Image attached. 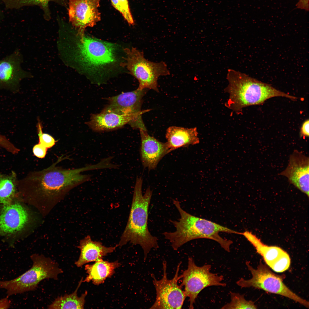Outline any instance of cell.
Returning <instances> with one entry per match:
<instances>
[{
	"label": "cell",
	"instance_id": "cell-1",
	"mask_svg": "<svg viewBox=\"0 0 309 309\" xmlns=\"http://www.w3.org/2000/svg\"><path fill=\"white\" fill-rule=\"evenodd\" d=\"M173 202L179 213L180 218L177 221L170 220L175 228L174 231L165 232L163 234L165 239L170 242L175 250H177L191 240L205 238L216 241L225 250L229 252L230 246L233 241L222 237L219 233L224 232L241 235V232L189 213L182 208L178 200L174 199Z\"/></svg>",
	"mask_w": 309,
	"mask_h": 309
},
{
	"label": "cell",
	"instance_id": "cell-2",
	"mask_svg": "<svg viewBox=\"0 0 309 309\" xmlns=\"http://www.w3.org/2000/svg\"><path fill=\"white\" fill-rule=\"evenodd\" d=\"M61 158L47 168L30 172L23 178L18 180V189L44 196H56L90 180V175L81 173L93 169V165L77 169H64L56 166Z\"/></svg>",
	"mask_w": 309,
	"mask_h": 309
},
{
	"label": "cell",
	"instance_id": "cell-3",
	"mask_svg": "<svg viewBox=\"0 0 309 309\" xmlns=\"http://www.w3.org/2000/svg\"><path fill=\"white\" fill-rule=\"evenodd\" d=\"M227 79L228 84L224 91L229 98L225 105L237 114L245 107L260 104L272 97H283L294 101L297 98L232 69L228 70Z\"/></svg>",
	"mask_w": 309,
	"mask_h": 309
},
{
	"label": "cell",
	"instance_id": "cell-4",
	"mask_svg": "<svg viewBox=\"0 0 309 309\" xmlns=\"http://www.w3.org/2000/svg\"><path fill=\"white\" fill-rule=\"evenodd\" d=\"M142 180L137 177L127 223L120 237L118 246L129 242L139 245L142 249L145 260L151 250L159 247L157 238L151 234L148 226V211L152 191L148 187L142 195Z\"/></svg>",
	"mask_w": 309,
	"mask_h": 309
},
{
	"label": "cell",
	"instance_id": "cell-5",
	"mask_svg": "<svg viewBox=\"0 0 309 309\" xmlns=\"http://www.w3.org/2000/svg\"><path fill=\"white\" fill-rule=\"evenodd\" d=\"M31 267L18 277L9 280H0V288L5 289L8 296L35 290L39 283L45 279H58L63 273L58 264L43 255L34 254L30 256Z\"/></svg>",
	"mask_w": 309,
	"mask_h": 309
},
{
	"label": "cell",
	"instance_id": "cell-6",
	"mask_svg": "<svg viewBox=\"0 0 309 309\" xmlns=\"http://www.w3.org/2000/svg\"><path fill=\"white\" fill-rule=\"evenodd\" d=\"M125 61L120 65L126 67L130 74L138 81L140 90L152 89L159 92L157 81L161 76L169 75L170 72L166 63L163 62H155L144 57L143 52L136 48H125Z\"/></svg>",
	"mask_w": 309,
	"mask_h": 309
},
{
	"label": "cell",
	"instance_id": "cell-7",
	"mask_svg": "<svg viewBox=\"0 0 309 309\" xmlns=\"http://www.w3.org/2000/svg\"><path fill=\"white\" fill-rule=\"evenodd\" d=\"M77 40L75 48L76 58L85 68L97 70L107 66L116 61L114 44L84 35L76 33Z\"/></svg>",
	"mask_w": 309,
	"mask_h": 309
},
{
	"label": "cell",
	"instance_id": "cell-8",
	"mask_svg": "<svg viewBox=\"0 0 309 309\" xmlns=\"http://www.w3.org/2000/svg\"><path fill=\"white\" fill-rule=\"evenodd\" d=\"M245 264L252 277L247 280L241 278L236 282L241 288L252 287L262 289L268 292L288 298L309 308L308 301L293 292L284 283L283 280L285 278L284 275H278L274 273L261 261L256 269L253 268L248 261Z\"/></svg>",
	"mask_w": 309,
	"mask_h": 309
},
{
	"label": "cell",
	"instance_id": "cell-9",
	"mask_svg": "<svg viewBox=\"0 0 309 309\" xmlns=\"http://www.w3.org/2000/svg\"><path fill=\"white\" fill-rule=\"evenodd\" d=\"M211 268L209 264L198 266L192 258H189L187 268L181 275L182 282L181 285L184 286L186 296L189 298V308H194L196 299L203 289L212 286H226V283L221 282L223 276L211 273Z\"/></svg>",
	"mask_w": 309,
	"mask_h": 309
},
{
	"label": "cell",
	"instance_id": "cell-10",
	"mask_svg": "<svg viewBox=\"0 0 309 309\" xmlns=\"http://www.w3.org/2000/svg\"><path fill=\"white\" fill-rule=\"evenodd\" d=\"M181 262L177 266L176 273L173 278L169 279L167 277V262H163V274L162 278L157 280L152 275L153 282L156 291L155 301L150 309H181L187 298L182 286L178 284L181 279L179 272Z\"/></svg>",
	"mask_w": 309,
	"mask_h": 309
},
{
	"label": "cell",
	"instance_id": "cell-11",
	"mask_svg": "<svg viewBox=\"0 0 309 309\" xmlns=\"http://www.w3.org/2000/svg\"><path fill=\"white\" fill-rule=\"evenodd\" d=\"M147 89L123 93L107 99L108 104L104 109L118 114L127 115L133 118V128L147 130L143 122L142 115L149 110H141L142 98Z\"/></svg>",
	"mask_w": 309,
	"mask_h": 309
},
{
	"label": "cell",
	"instance_id": "cell-12",
	"mask_svg": "<svg viewBox=\"0 0 309 309\" xmlns=\"http://www.w3.org/2000/svg\"><path fill=\"white\" fill-rule=\"evenodd\" d=\"M100 0H68V8L70 22L81 35L85 29L93 27L101 20L98 8Z\"/></svg>",
	"mask_w": 309,
	"mask_h": 309
},
{
	"label": "cell",
	"instance_id": "cell-13",
	"mask_svg": "<svg viewBox=\"0 0 309 309\" xmlns=\"http://www.w3.org/2000/svg\"><path fill=\"white\" fill-rule=\"evenodd\" d=\"M309 159L302 152L295 150L290 156L286 168L279 175L309 196Z\"/></svg>",
	"mask_w": 309,
	"mask_h": 309
},
{
	"label": "cell",
	"instance_id": "cell-14",
	"mask_svg": "<svg viewBox=\"0 0 309 309\" xmlns=\"http://www.w3.org/2000/svg\"><path fill=\"white\" fill-rule=\"evenodd\" d=\"M22 55L18 49L0 60V89L14 92L18 90L21 81L28 76L21 68Z\"/></svg>",
	"mask_w": 309,
	"mask_h": 309
},
{
	"label": "cell",
	"instance_id": "cell-15",
	"mask_svg": "<svg viewBox=\"0 0 309 309\" xmlns=\"http://www.w3.org/2000/svg\"><path fill=\"white\" fill-rule=\"evenodd\" d=\"M141 139L140 154L142 165L149 170L155 169L166 155L171 152L166 143L150 135L147 130H139Z\"/></svg>",
	"mask_w": 309,
	"mask_h": 309
},
{
	"label": "cell",
	"instance_id": "cell-16",
	"mask_svg": "<svg viewBox=\"0 0 309 309\" xmlns=\"http://www.w3.org/2000/svg\"><path fill=\"white\" fill-rule=\"evenodd\" d=\"M25 209L18 203L4 205L0 212V234L14 233L21 230L28 220Z\"/></svg>",
	"mask_w": 309,
	"mask_h": 309
},
{
	"label": "cell",
	"instance_id": "cell-17",
	"mask_svg": "<svg viewBox=\"0 0 309 309\" xmlns=\"http://www.w3.org/2000/svg\"><path fill=\"white\" fill-rule=\"evenodd\" d=\"M128 124L132 128L133 121L129 115L118 114L104 109L98 114H92L87 125L94 131L114 130Z\"/></svg>",
	"mask_w": 309,
	"mask_h": 309
},
{
	"label": "cell",
	"instance_id": "cell-18",
	"mask_svg": "<svg viewBox=\"0 0 309 309\" xmlns=\"http://www.w3.org/2000/svg\"><path fill=\"white\" fill-rule=\"evenodd\" d=\"M107 247L100 241H93L90 235H88L80 242L78 247L80 251L78 260L75 264L78 267H81L84 264L102 259L108 254L112 252L117 247Z\"/></svg>",
	"mask_w": 309,
	"mask_h": 309
},
{
	"label": "cell",
	"instance_id": "cell-19",
	"mask_svg": "<svg viewBox=\"0 0 309 309\" xmlns=\"http://www.w3.org/2000/svg\"><path fill=\"white\" fill-rule=\"evenodd\" d=\"M255 249L267 265L274 271L282 272L289 268L291 262L290 256L280 247L268 246L262 242Z\"/></svg>",
	"mask_w": 309,
	"mask_h": 309
},
{
	"label": "cell",
	"instance_id": "cell-20",
	"mask_svg": "<svg viewBox=\"0 0 309 309\" xmlns=\"http://www.w3.org/2000/svg\"><path fill=\"white\" fill-rule=\"evenodd\" d=\"M196 127L185 128L171 126L167 129L166 142L171 151L199 142Z\"/></svg>",
	"mask_w": 309,
	"mask_h": 309
},
{
	"label": "cell",
	"instance_id": "cell-21",
	"mask_svg": "<svg viewBox=\"0 0 309 309\" xmlns=\"http://www.w3.org/2000/svg\"><path fill=\"white\" fill-rule=\"evenodd\" d=\"M121 264L118 261L109 262L102 259L95 261L92 264L85 266V270L88 275L83 282L92 281L96 285L104 283L105 280L111 277L115 273V270Z\"/></svg>",
	"mask_w": 309,
	"mask_h": 309
},
{
	"label": "cell",
	"instance_id": "cell-22",
	"mask_svg": "<svg viewBox=\"0 0 309 309\" xmlns=\"http://www.w3.org/2000/svg\"><path fill=\"white\" fill-rule=\"evenodd\" d=\"M83 278H82L75 290L72 293L66 294L63 296L58 297L50 304L48 309H84L85 303V298L88 292L86 291L80 297L77 296L78 290L83 282Z\"/></svg>",
	"mask_w": 309,
	"mask_h": 309
},
{
	"label": "cell",
	"instance_id": "cell-23",
	"mask_svg": "<svg viewBox=\"0 0 309 309\" xmlns=\"http://www.w3.org/2000/svg\"><path fill=\"white\" fill-rule=\"evenodd\" d=\"M5 7L9 9H18L24 6L37 5L39 6L43 12L44 19L49 20L51 18V13L49 3L50 1L67 8L68 0H1Z\"/></svg>",
	"mask_w": 309,
	"mask_h": 309
},
{
	"label": "cell",
	"instance_id": "cell-24",
	"mask_svg": "<svg viewBox=\"0 0 309 309\" xmlns=\"http://www.w3.org/2000/svg\"><path fill=\"white\" fill-rule=\"evenodd\" d=\"M18 180L14 171L8 174L0 173V203H11L17 193Z\"/></svg>",
	"mask_w": 309,
	"mask_h": 309
},
{
	"label": "cell",
	"instance_id": "cell-25",
	"mask_svg": "<svg viewBox=\"0 0 309 309\" xmlns=\"http://www.w3.org/2000/svg\"><path fill=\"white\" fill-rule=\"evenodd\" d=\"M231 301L224 305L222 309H256L254 302L246 300L244 295L239 293L230 292Z\"/></svg>",
	"mask_w": 309,
	"mask_h": 309
},
{
	"label": "cell",
	"instance_id": "cell-26",
	"mask_svg": "<svg viewBox=\"0 0 309 309\" xmlns=\"http://www.w3.org/2000/svg\"><path fill=\"white\" fill-rule=\"evenodd\" d=\"M113 6L122 15L129 25L134 22L130 10L128 0H110Z\"/></svg>",
	"mask_w": 309,
	"mask_h": 309
},
{
	"label": "cell",
	"instance_id": "cell-27",
	"mask_svg": "<svg viewBox=\"0 0 309 309\" xmlns=\"http://www.w3.org/2000/svg\"><path fill=\"white\" fill-rule=\"evenodd\" d=\"M37 128L39 138L38 143L45 147L47 149L54 146L56 141L51 135L43 133L42 124L39 120H38L37 125Z\"/></svg>",
	"mask_w": 309,
	"mask_h": 309
},
{
	"label": "cell",
	"instance_id": "cell-28",
	"mask_svg": "<svg viewBox=\"0 0 309 309\" xmlns=\"http://www.w3.org/2000/svg\"><path fill=\"white\" fill-rule=\"evenodd\" d=\"M0 146L14 154H17L19 150L5 136L1 134H0Z\"/></svg>",
	"mask_w": 309,
	"mask_h": 309
},
{
	"label": "cell",
	"instance_id": "cell-29",
	"mask_svg": "<svg viewBox=\"0 0 309 309\" xmlns=\"http://www.w3.org/2000/svg\"><path fill=\"white\" fill-rule=\"evenodd\" d=\"M47 149L40 144H35L33 148V152L34 155L39 158L45 157Z\"/></svg>",
	"mask_w": 309,
	"mask_h": 309
},
{
	"label": "cell",
	"instance_id": "cell-30",
	"mask_svg": "<svg viewBox=\"0 0 309 309\" xmlns=\"http://www.w3.org/2000/svg\"><path fill=\"white\" fill-rule=\"evenodd\" d=\"M309 121L306 120L303 123L300 129V135L301 136L308 137L309 135Z\"/></svg>",
	"mask_w": 309,
	"mask_h": 309
},
{
	"label": "cell",
	"instance_id": "cell-31",
	"mask_svg": "<svg viewBox=\"0 0 309 309\" xmlns=\"http://www.w3.org/2000/svg\"><path fill=\"white\" fill-rule=\"evenodd\" d=\"M11 306L10 300L6 297L0 300V309H7Z\"/></svg>",
	"mask_w": 309,
	"mask_h": 309
}]
</instances>
